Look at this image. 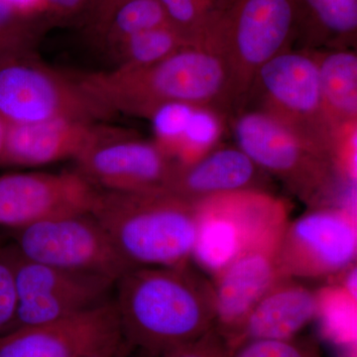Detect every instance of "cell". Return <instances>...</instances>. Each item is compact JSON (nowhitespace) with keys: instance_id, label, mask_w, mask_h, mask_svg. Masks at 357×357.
Wrapping results in <instances>:
<instances>
[{"instance_id":"1","label":"cell","mask_w":357,"mask_h":357,"mask_svg":"<svg viewBox=\"0 0 357 357\" xmlns=\"http://www.w3.org/2000/svg\"><path fill=\"white\" fill-rule=\"evenodd\" d=\"M115 286L124 340L149 356L159 357L215 325L213 284L189 263L134 268Z\"/></svg>"},{"instance_id":"2","label":"cell","mask_w":357,"mask_h":357,"mask_svg":"<svg viewBox=\"0 0 357 357\" xmlns=\"http://www.w3.org/2000/svg\"><path fill=\"white\" fill-rule=\"evenodd\" d=\"M77 77L115 114L148 119L155 109L168 102L189 103L218 112L234 105L227 63L203 43L188 45L147 67H116Z\"/></svg>"},{"instance_id":"3","label":"cell","mask_w":357,"mask_h":357,"mask_svg":"<svg viewBox=\"0 0 357 357\" xmlns=\"http://www.w3.org/2000/svg\"><path fill=\"white\" fill-rule=\"evenodd\" d=\"M91 215L131 269L191 260L198 234L195 203L168 191L98 190Z\"/></svg>"},{"instance_id":"4","label":"cell","mask_w":357,"mask_h":357,"mask_svg":"<svg viewBox=\"0 0 357 357\" xmlns=\"http://www.w3.org/2000/svg\"><path fill=\"white\" fill-rule=\"evenodd\" d=\"M237 147L266 174L312 208H354V185L340 175L332 155L296 136L260 110L243 112L234 123Z\"/></svg>"},{"instance_id":"5","label":"cell","mask_w":357,"mask_h":357,"mask_svg":"<svg viewBox=\"0 0 357 357\" xmlns=\"http://www.w3.org/2000/svg\"><path fill=\"white\" fill-rule=\"evenodd\" d=\"M299 20L298 0H227L204 43L227 63L234 105L248 96L257 70L287 49Z\"/></svg>"},{"instance_id":"6","label":"cell","mask_w":357,"mask_h":357,"mask_svg":"<svg viewBox=\"0 0 357 357\" xmlns=\"http://www.w3.org/2000/svg\"><path fill=\"white\" fill-rule=\"evenodd\" d=\"M259 100L260 112L312 146L337 155L349 133L342 135L328 121L319 84L316 56L288 49L256 73L248 96Z\"/></svg>"},{"instance_id":"7","label":"cell","mask_w":357,"mask_h":357,"mask_svg":"<svg viewBox=\"0 0 357 357\" xmlns=\"http://www.w3.org/2000/svg\"><path fill=\"white\" fill-rule=\"evenodd\" d=\"M114 114L76 75L52 69L33 55L0 65V116L6 123L57 119L102 122Z\"/></svg>"},{"instance_id":"8","label":"cell","mask_w":357,"mask_h":357,"mask_svg":"<svg viewBox=\"0 0 357 357\" xmlns=\"http://www.w3.org/2000/svg\"><path fill=\"white\" fill-rule=\"evenodd\" d=\"M195 206L198 234L191 259L213 278L244 249L289 222L287 204L266 192L218 195Z\"/></svg>"},{"instance_id":"9","label":"cell","mask_w":357,"mask_h":357,"mask_svg":"<svg viewBox=\"0 0 357 357\" xmlns=\"http://www.w3.org/2000/svg\"><path fill=\"white\" fill-rule=\"evenodd\" d=\"M4 250L13 264L18 296L17 311L8 332L44 325L98 306L109 300L115 285L100 275L32 261L13 246Z\"/></svg>"},{"instance_id":"10","label":"cell","mask_w":357,"mask_h":357,"mask_svg":"<svg viewBox=\"0 0 357 357\" xmlns=\"http://www.w3.org/2000/svg\"><path fill=\"white\" fill-rule=\"evenodd\" d=\"M14 248L32 261L116 282L131 270L91 213L46 220L16 230Z\"/></svg>"},{"instance_id":"11","label":"cell","mask_w":357,"mask_h":357,"mask_svg":"<svg viewBox=\"0 0 357 357\" xmlns=\"http://www.w3.org/2000/svg\"><path fill=\"white\" fill-rule=\"evenodd\" d=\"M356 211L342 206H323L286 225L280 245L284 276L293 279L340 276L356 264Z\"/></svg>"},{"instance_id":"12","label":"cell","mask_w":357,"mask_h":357,"mask_svg":"<svg viewBox=\"0 0 357 357\" xmlns=\"http://www.w3.org/2000/svg\"><path fill=\"white\" fill-rule=\"evenodd\" d=\"M75 161L98 190L121 192L165 191L176 165L156 143L103 123Z\"/></svg>"},{"instance_id":"13","label":"cell","mask_w":357,"mask_h":357,"mask_svg":"<svg viewBox=\"0 0 357 357\" xmlns=\"http://www.w3.org/2000/svg\"><path fill=\"white\" fill-rule=\"evenodd\" d=\"M124 340L114 301L0 335V357H116Z\"/></svg>"},{"instance_id":"14","label":"cell","mask_w":357,"mask_h":357,"mask_svg":"<svg viewBox=\"0 0 357 357\" xmlns=\"http://www.w3.org/2000/svg\"><path fill=\"white\" fill-rule=\"evenodd\" d=\"M98 189L77 171L0 176V227L15 230L91 213Z\"/></svg>"},{"instance_id":"15","label":"cell","mask_w":357,"mask_h":357,"mask_svg":"<svg viewBox=\"0 0 357 357\" xmlns=\"http://www.w3.org/2000/svg\"><path fill=\"white\" fill-rule=\"evenodd\" d=\"M288 222L269 230L213 278V328L225 340L236 332L263 295L286 277L282 273L279 255Z\"/></svg>"},{"instance_id":"16","label":"cell","mask_w":357,"mask_h":357,"mask_svg":"<svg viewBox=\"0 0 357 357\" xmlns=\"http://www.w3.org/2000/svg\"><path fill=\"white\" fill-rule=\"evenodd\" d=\"M271 181L238 147L213 148L202 158L178 164L165 191L196 203L218 195L269 192Z\"/></svg>"},{"instance_id":"17","label":"cell","mask_w":357,"mask_h":357,"mask_svg":"<svg viewBox=\"0 0 357 357\" xmlns=\"http://www.w3.org/2000/svg\"><path fill=\"white\" fill-rule=\"evenodd\" d=\"M317 291L297 279L284 277L267 291L243 324L225 340L230 354L261 340H291L317 319Z\"/></svg>"},{"instance_id":"18","label":"cell","mask_w":357,"mask_h":357,"mask_svg":"<svg viewBox=\"0 0 357 357\" xmlns=\"http://www.w3.org/2000/svg\"><path fill=\"white\" fill-rule=\"evenodd\" d=\"M102 124L69 119L7 123L0 165L36 167L76 160L95 139Z\"/></svg>"},{"instance_id":"19","label":"cell","mask_w":357,"mask_h":357,"mask_svg":"<svg viewBox=\"0 0 357 357\" xmlns=\"http://www.w3.org/2000/svg\"><path fill=\"white\" fill-rule=\"evenodd\" d=\"M328 121L338 133L354 130L357 115V56L340 48L316 56Z\"/></svg>"},{"instance_id":"20","label":"cell","mask_w":357,"mask_h":357,"mask_svg":"<svg viewBox=\"0 0 357 357\" xmlns=\"http://www.w3.org/2000/svg\"><path fill=\"white\" fill-rule=\"evenodd\" d=\"M51 25L46 16L26 13L10 0H0V65L33 55Z\"/></svg>"},{"instance_id":"21","label":"cell","mask_w":357,"mask_h":357,"mask_svg":"<svg viewBox=\"0 0 357 357\" xmlns=\"http://www.w3.org/2000/svg\"><path fill=\"white\" fill-rule=\"evenodd\" d=\"M188 45L191 44L168 24L133 35L110 51L116 59V67L140 68L156 64Z\"/></svg>"},{"instance_id":"22","label":"cell","mask_w":357,"mask_h":357,"mask_svg":"<svg viewBox=\"0 0 357 357\" xmlns=\"http://www.w3.org/2000/svg\"><path fill=\"white\" fill-rule=\"evenodd\" d=\"M168 24L158 0H126L115 9L100 39L110 49L138 33Z\"/></svg>"},{"instance_id":"23","label":"cell","mask_w":357,"mask_h":357,"mask_svg":"<svg viewBox=\"0 0 357 357\" xmlns=\"http://www.w3.org/2000/svg\"><path fill=\"white\" fill-rule=\"evenodd\" d=\"M301 16L328 38L349 41L356 37L357 0H298Z\"/></svg>"},{"instance_id":"24","label":"cell","mask_w":357,"mask_h":357,"mask_svg":"<svg viewBox=\"0 0 357 357\" xmlns=\"http://www.w3.org/2000/svg\"><path fill=\"white\" fill-rule=\"evenodd\" d=\"M169 24L189 44H196L206 26L222 10L227 0H158Z\"/></svg>"},{"instance_id":"25","label":"cell","mask_w":357,"mask_h":357,"mask_svg":"<svg viewBox=\"0 0 357 357\" xmlns=\"http://www.w3.org/2000/svg\"><path fill=\"white\" fill-rule=\"evenodd\" d=\"M231 357H321V354L314 342L294 337L253 340L241 345Z\"/></svg>"},{"instance_id":"26","label":"cell","mask_w":357,"mask_h":357,"mask_svg":"<svg viewBox=\"0 0 357 357\" xmlns=\"http://www.w3.org/2000/svg\"><path fill=\"white\" fill-rule=\"evenodd\" d=\"M159 357H231L225 337L211 328L204 335L162 354Z\"/></svg>"},{"instance_id":"27","label":"cell","mask_w":357,"mask_h":357,"mask_svg":"<svg viewBox=\"0 0 357 357\" xmlns=\"http://www.w3.org/2000/svg\"><path fill=\"white\" fill-rule=\"evenodd\" d=\"M18 306L17 289L13 264L4 249H0V335L10 330Z\"/></svg>"},{"instance_id":"28","label":"cell","mask_w":357,"mask_h":357,"mask_svg":"<svg viewBox=\"0 0 357 357\" xmlns=\"http://www.w3.org/2000/svg\"><path fill=\"white\" fill-rule=\"evenodd\" d=\"M95 0H43L45 14L54 23L67 22L88 16Z\"/></svg>"},{"instance_id":"29","label":"cell","mask_w":357,"mask_h":357,"mask_svg":"<svg viewBox=\"0 0 357 357\" xmlns=\"http://www.w3.org/2000/svg\"><path fill=\"white\" fill-rule=\"evenodd\" d=\"M124 1L126 0H95L86 16L89 32L100 39L115 9Z\"/></svg>"},{"instance_id":"30","label":"cell","mask_w":357,"mask_h":357,"mask_svg":"<svg viewBox=\"0 0 357 357\" xmlns=\"http://www.w3.org/2000/svg\"><path fill=\"white\" fill-rule=\"evenodd\" d=\"M10 2L13 6L26 13L32 14V15L46 16L43 0H10Z\"/></svg>"},{"instance_id":"31","label":"cell","mask_w":357,"mask_h":357,"mask_svg":"<svg viewBox=\"0 0 357 357\" xmlns=\"http://www.w3.org/2000/svg\"><path fill=\"white\" fill-rule=\"evenodd\" d=\"M7 123L0 116V158H1L2 151H3L4 141H6V134Z\"/></svg>"}]
</instances>
